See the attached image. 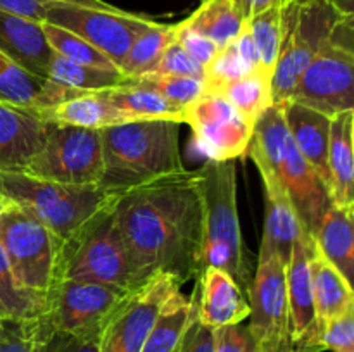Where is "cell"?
Here are the masks:
<instances>
[{"label":"cell","mask_w":354,"mask_h":352,"mask_svg":"<svg viewBox=\"0 0 354 352\" xmlns=\"http://www.w3.org/2000/svg\"><path fill=\"white\" fill-rule=\"evenodd\" d=\"M111 209L137 289L159 273L180 285L199 276L203 202L197 169L120 193Z\"/></svg>","instance_id":"1"},{"label":"cell","mask_w":354,"mask_h":352,"mask_svg":"<svg viewBox=\"0 0 354 352\" xmlns=\"http://www.w3.org/2000/svg\"><path fill=\"white\" fill-rule=\"evenodd\" d=\"M104 175L99 186L120 195L187 171L180 155V123L144 119L100 130Z\"/></svg>","instance_id":"2"},{"label":"cell","mask_w":354,"mask_h":352,"mask_svg":"<svg viewBox=\"0 0 354 352\" xmlns=\"http://www.w3.org/2000/svg\"><path fill=\"white\" fill-rule=\"evenodd\" d=\"M197 173L203 202V269H223L245 290L254 276L256 259L242 238L235 162L207 159Z\"/></svg>","instance_id":"3"},{"label":"cell","mask_w":354,"mask_h":352,"mask_svg":"<svg viewBox=\"0 0 354 352\" xmlns=\"http://www.w3.org/2000/svg\"><path fill=\"white\" fill-rule=\"evenodd\" d=\"M249 147L254 148L279 176L289 193L297 219L313 238L325 211L332 206L330 193L320 175L294 145L280 104H273L258 117Z\"/></svg>","instance_id":"4"},{"label":"cell","mask_w":354,"mask_h":352,"mask_svg":"<svg viewBox=\"0 0 354 352\" xmlns=\"http://www.w3.org/2000/svg\"><path fill=\"white\" fill-rule=\"evenodd\" d=\"M0 192L45 224L64 244L116 195L99 185H66L28 173H0Z\"/></svg>","instance_id":"5"},{"label":"cell","mask_w":354,"mask_h":352,"mask_svg":"<svg viewBox=\"0 0 354 352\" xmlns=\"http://www.w3.org/2000/svg\"><path fill=\"white\" fill-rule=\"evenodd\" d=\"M111 206L113 202L62 244L59 282L85 280L124 290L137 289L130 257Z\"/></svg>","instance_id":"6"},{"label":"cell","mask_w":354,"mask_h":352,"mask_svg":"<svg viewBox=\"0 0 354 352\" xmlns=\"http://www.w3.org/2000/svg\"><path fill=\"white\" fill-rule=\"evenodd\" d=\"M328 116L354 109L353 17H339L299 76L292 99Z\"/></svg>","instance_id":"7"},{"label":"cell","mask_w":354,"mask_h":352,"mask_svg":"<svg viewBox=\"0 0 354 352\" xmlns=\"http://www.w3.org/2000/svg\"><path fill=\"white\" fill-rule=\"evenodd\" d=\"M0 247L17 282L48 295L59 282L62 242L33 214L14 204L0 217Z\"/></svg>","instance_id":"8"},{"label":"cell","mask_w":354,"mask_h":352,"mask_svg":"<svg viewBox=\"0 0 354 352\" xmlns=\"http://www.w3.org/2000/svg\"><path fill=\"white\" fill-rule=\"evenodd\" d=\"M339 17L344 16L325 0H289L283 6V37L272 76L273 104L292 99L299 76Z\"/></svg>","instance_id":"9"},{"label":"cell","mask_w":354,"mask_h":352,"mask_svg":"<svg viewBox=\"0 0 354 352\" xmlns=\"http://www.w3.org/2000/svg\"><path fill=\"white\" fill-rule=\"evenodd\" d=\"M23 173L66 185H99L104 175L100 130L48 123L44 147Z\"/></svg>","instance_id":"10"},{"label":"cell","mask_w":354,"mask_h":352,"mask_svg":"<svg viewBox=\"0 0 354 352\" xmlns=\"http://www.w3.org/2000/svg\"><path fill=\"white\" fill-rule=\"evenodd\" d=\"M133 290L85 280H61L47 295V309L37 321L38 344L50 333H78L100 328Z\"/></svg>","instance_id":"11"},{"label":"cell","mask_w":354,"mask_h":352,"mask_svg":"<svg viewBox=\"0 0 354 352\" xmlns=\"http://www.w3.org/2000/svg\"><path fill=\"white\" fill-rule=\"evenodd\" d=\"M45 23L73 31L120 68L133 41L158 21L118 9H92L50 2Z\"/></svg>","instance_id":"12"},{"label":"cell","mask_w":354,"mask_h":352,"mask_svg":"<svg viewBox=\"0 0 354 352\" xmlns=\"http://www.w3.org/2000/svg\"><path fill=\"white\" fill-rule=\"evenodd\" d=\"M249 331L261 352H294L290 342L286 264L277 255L256 259L254 276L245 289Z\"/></svg>","instance_id":"13"},{"label":"cell","mask_w":354,"mask_h":352,"mask_svg":"<svg viewBox=\"0 0 354 352\" xmlns=\"http://www.w3.org/2000/svg\"><path fill=\"white\" fill-rule=\"evenodd\" d=\"M197 147L211 161H234L248 154L254 123L242 116L220 93L207 92L183 109Z\"/></svg>","instance_id":"14"},{"label":"cell","mask_w":354,"mask_h":352,"mask_svg":"<svg viewBox=\"0 0 354 352\" xmlns=\"http://www.w3.org/2000/svg\"><path fill=\"white\" fill-rule=\"evenodd\" d=\"M176 289L182 285L165 273L135 289L107 320L100 352H142L156 316Z\"/></svg>","instance_id":"15"},{"label":"cell","mask_w":354,"mask_h":352,"mask_svg":"<svg viewBox=\"0 0 354 352\" xmlns=\"http://www.w3.org/2000/svg\"><path fill=\"white\" fill-rule=\"evenodd\" d=\"M311 248H313V238L304 231L299 240L294 244L292 254L286 266L290 342L294 352H324L320 342V324L315 309L313 286H311Z\"/></svg>","instance_id":"16"},{"label":"cell","mask_w":354,"mask_h":352,"mask_svg":"<svg viewBox=\"0 0 354 352\" xmlns=\"http://www.w3.org/2000/svg\"><path fill=\"white\" fill-rule=\"evenodd\" d=\"M248 155L254 162L256 169L261 176L263 190H265V226H263L261 245H259L256 259L277 255L287 266L294 244L306 230L297 219L289 193L283 188L282 182L273 173L268 162L252 147L248 148Z\"/></svg>","instance_id":"17"},{"label":"cell","mask_w":354,"mask_h":352,"mask_svg":"<svg viewBox=\"0 0 354 352\" xmlns=\"http://www.w3.org/2000/svg\"><path fill=\"white\" fill-rule=\"evenodd\" d=\"M197 278L199 283L192 297L199 323L216 330L248 320L251 313L248 293L227 271L204 268Z\"/></svg>","instance_id":"18"},{"label":"cell","mask_w":354,"mask_h":352,"mask_svg":"<svg viewBox=\"0 0 354 352\" xmlns=\"http://www.w3.org/2000/svg\"><path fill=\"white\" fill-rule=\"evenodd\" d=\"M47 126L31 107L0 102V173L24 171L44 147Z\"/></svg>","instance_id":"19"},{"label":"cell","mask_w":354,"mask_h":352,"mask_svg":"<svg viewBox=\"0 0 354 352\" xmlns=\"http://www.w3.org/2000/svg\"><path fill=\"white\" fill-rule=\"evenodd\" d=\"M283 107L287 130L299 154L320 175L328 188V144H330L332 116L289 100Z\"/></svg>","instance_id":"20"},{"label":"cell","mask_w":354,"mask_h":352,"mask_svg":"<svg viewBox=\"0 0 354 352\" xmlns=\"http://www.w3.org/2000/svg\"><path fill=\"white\" fill-rule=\"evenodd\" d=\"M0 52L31 75L47 79L54 50L38 21L0 10Z\"/></svg>","instance_id":"21"},{"label":"cell","mask_w":354,"mask_h":352,"mask_svg":"<svg viewBox=\"0 0 354 352\" xmlns=\"http://www.w3.org/2000/svg\"><path fill=\"white\" fill-rule=\"evenodd\" d=\"M328 175L332 204L354 207V109L332 116Z\"/></svg>","instance_id":"22"},{"label":"cell","mask_w":354,"mask_h":352,"mask_svg":"<svg viewBox=\"0 0 354 352\" xmlns=\"http://www.w3.org/2000/svg\"><path fill=\"white\" fill-rule=\"evenodd\" d=\"M35 110L40 114L45 123L69 124V126L92 128V130H102L107 126L138 121L114 106L107 97V90L86 92L59 106Z\"/></svg>","instance_id":"23"},{"label":"cell","mask_w":354,"mask_h":352,"mask_svg":"<svg viewBox=\"0 0 354 352\" xmlns=\"http://www.w3.org/2000/svg\"><path fill=\"white\" fill-rule=\"evenodd\" d=\"M354 207L332 204L325 211L317 231L315 247L353 285L354 273Z\"/></svg>","instance_id":"24"},{"label":"cell","mask_w":354,"mask_h":352,"mask_svg":"<svg viewBox=\"0 0 354 352\" xmlns=\"http://www.w3.org/2000/svg\"><path fill=\"white\" fill-rule=\"evenodd\" d=\"M310 273L315 309L322 331L327 321L354 307L353 285L318 252L315 242L310 254Z\"/></svg>","instance_id":"25"},{"label":"cell","mask_w":354,"mask_h":352,"mask_svg":"<svg viewBox=\"0 0 354 352\" xmlns=\"http://www.w3.org/2000/svg\"><path fill=\"white\" fill-rule=\"evenodd\" d=\"M196 316L194 297L176 289L162 304L149 330L142 352H176Z\"/></svg>","instance_id":"26"},{"label":"cell","mask_w":354,"mask_h":352,"mask_svg":"<svg viewBox=\"0 0 354 352\" xmlns=\"http://www.w3.org/2000/svg\"><path fill=\"white\" fill-rule=\"evenodd\" d=\"M244 23L245 19L235 0H203L199 9L180 24L204 35L221 48L235 41Z\"/></svg>","instance_id":"27"},{"label":"cell","mask_w":354,"mask_h":352,"mask_svg":"<svg viewBox=\"0 0 354 352\" xmlns=\"http://www.w3.org/2000/svg\"><path fill=\"white\" fill-rule=\"evenodd\" d=\"M107 97L114 106L133 116L135 119H169L176 123H183V109L166 97L145 86L142 83H130V85L118 86L107 90Z\"/></svg>","instance_id":"28"},{"label":"cell","mask_w":354,"mask_h":352,"mask_svg":"<svg viewBox=\"0 0 354 352\" xmlns=\"http://www.w3.org/2000/svg\"><path fill=\"white\" fill-rule=\"evenodd\" d=\"M47 309V295L17 282L0 247V321H37Z\"/></svg>","instance_id":"29"},{"label":"cell","mask_w":354,"mask_h":352,"mask_svg":"<svg viewBox=\"0 0 354 352\" xmlns=\"http://www.w3.org/2000/svg\"><path fill=\"white\" fill-rule=\"evenodd\" d=\"M47 79L78 90V92H97V90H111L118 86L130 85L131 79L127 78L120 69H100L92 66L76 64L54 52L47 71Z\"/></svg>","instance_id":"30"},{"label":"cell","mask_w":354,"mask_h":352,"mask_svg":"<svg viewBox=\"0 0 354 352\" xmlns=\"http://www.w3.org/2000/svg\"><path fill=\"white\" fill-rule=\"evenodd\" d=\"M173 40H175V24L156 23L133 41L120 64V71L130 78L131 83L149 75Z\"/></svg>","instance_id":"31"},{"label":"cell","mask_w":354,"mask_h":352,"mask_svg":"<svg viewBox=\"0 0 354 352\" xmlns=\"http://www.w3.org/2000/svg\"><path fill=\"white\" fill-rule=\"evenodd\" d=\"M213 93L225 97L251 123H256L258 117L273 106L272 78L261 71L245 72L244 76L227 83Z\"/></svg>","instance_id":"32"},{"label":"cell","mask_w":354,"mask_h":352,"mask_svg":"<svg viewBox=\"0 0 354 352\" xmlns=\"http://www.w3.org/2000/svg\"><path fill=\"white\" fill-rule=\"evenodd\" d=\"M245 21L258 48L261 72L272 78L283 37V6L263 9Z\"/></svg>","instance_id":"33"},{"label":"cell","mask_w":354,"mask_h":352,"mask_svg":"<svg viewBox=\"0 0 354 352\" xmlns=\"http://www.w3.org/2000/svg\"><path fill=\"white\" fill-rule=\"evenodd\" d=\"M41 28H44L45 38H47L50 48L61 57L76 62V64L92 66V68L120 69L109 57H106L102 52L97 50L93 45H90L88 41L83 40L82 37L75 35L73 31L55 26V24L45 23V21L41 23Z\"/></svg>","instance_id":"34"},{"label":"cell","mask_w":354,"mask_h":352,"mask_svg":"<svg viewBox=\"0 0 354 352\" xmlns=\"http://www.w3.org/2000/svg\"><path fill=\"white\" fill-rule=\"evenodd\" d=\"M44 81L0 52V102L31 107Z\"/></svg>","instance_id":"35"},{"label":"cell","mask_w":354,"mask_h":352,"mask_svg":"<svg viewBox=\"0 0 354 352\" xmlns=\"http://www.w3.org/2000/svg\"><path fill=\"white\" fill-rule=\"evenodd\" d=\"M133 83L151 86L178 107H187L190 102L207 93L206 79L190 76H142Z\"/></svg>","instance_id":"36"},{"label":"cell","mask_w":354,"mask_h":352,"mask_svg":"<svg viewBox=\"0 0 354 352\" xmlns=\"http://www.w3.org/2000/svg\"><path fill=\"white\" fill-rule=\"evenodd\" d=\"M245 72H249V69L239 55L234 41L225 45L216 52L213 61L206 66L207 92H216L218 88L241 78Z\"/></svg>","instance_id":"37"},{"label":"cell","mask_w":354,"mask_h":352,"mask_svg":"<svg viewBox=\"0 0 354 352\" xmlns=\"http://www.w3.org/2000/svg\"><path fill=\"white\" fill-rule=\"evenodd\" d=\"M104 326L78 333H50L41 338L38 352H100Z\"/></svg>","instance_id":"38"},{"label":"cell","mask_w":354,"mask_h":352,"mask_svg":"<svg viewBox=\"0 0 354 352\" xmlns=\"http://www.w3.org/2000/svg\"><path fill=\"white\" fill-rule=\"evenodd\" d=\"M145 76H190V78L206 79V68L201 66L192 55L187 54L178 41L173 40L156 68Z\"/></svg>","instance_id":"39"},{"label":"cell","mask_w":354,"mask_h":352,"mask_svg":"<svg viewBox=\"0 0 354 352\" xmlns=\"http://www.w3.org/2000/svg\"><path fill=\"white\" fill-rule=\"evenodd\" d=\"M37 321H2L0 352H38Z\"/></svg>","instance_id":"40"},{"label":"cell","mask_w":354,"mask_h":352,"mask_svg":"<svg viewBox=\"0 0 354 352\" xmlns=\"http://www.w3.org/2000/svg\"><path fill=\"white\" fill-rule=\"evenodd\" d=\"M320 342L324 351L354 352V307L324 324Z\"/></svg>","instance_id":"41"},{"label":"cell","mask_w":354,"mask_h":352,"mask_svg":"<svg viewBox=\"0 0 354 352\" xmlns=\"http://www.w3.org/2000/svg\"><path fill=\"white\" fill-rule=\"evenodd\" d=\"M214 352H261L248 324H232V326L214 330Z\"/></svg>","instance_id":"42"},{"label":"cell","mask_w":354,"mask_h":352,"mask_svg":"<svg viewBox=\"0 0 354 352\" xmlns=\"http://www.w3.org/2000/svg\"><path fill=\"white\" fill-rule=\"evenodd\" d=\"M175 40L182 45V48L187 54L192 55L204 68L213 61L216 52L220 50V47L213 40L206 38L204 35L197 33V31L183 28L180 23L175 24Z\"/></svg>","instance_id":"43"},{"label":"cell","mask_w":354,"mask_h":352,"mask_svg":"<svg viewBox=\"0 0 354 352\" xmlns=\"http://www.w3.org/2000/svg\"><path fill=\"white\" fill-rule=\"evenodd\" d=\"M176 352H214V330L209 326H204L194 316L192 323H190Z\"/></svg>","instance_id":"44"},{"label":"cell","mask_w":354,"mask_h":352,"mask_svg":"<svg viewBox=\"0 0 354 352\" xmlns=\"http://www.w3.org/2000/svg\"><path fill=\"white\" fill-rule=\"evenodd\" d=\"M48 3L45 0H0V10L44 23Z\"/></svg>","instance_id":"45"},{"label":"cell","mask_w":354,"mask_h":352,"mask_svg":"<svg viewBox=\"0 0 354 352\" xmlns=\"http://www.w3.org/2000/svg\"><path fill=\"white\" fill-rule=\"evenodd\" d=\"M234 43H235V48H237L239 55H241V59L244 61V64L248 66L249 71H261V68H259L258 48H256L254 40H252V35L251 31H249L248 21L244 23V26H242L241 33L237 35Z\"/></svg>","instance_id":"46"},{"label":"cell","mask_w":354,"mask_h":352,"mask_svg":"<svg viewBox=\"0 0 354 352\" xmlns=\"http://www.w3.org/2000/svg\"><path fill=\"white\" fill-rule=\"evenodd\" d=\"M287 2H289V0H241L239 9H241L244 19H249L252 14L259 12V10L268 9V7L273 6H286Z\"/></svg>","instance_id":"47"},{"label":"cell","mask_w":354,"mask_h":352,"mask_svg":"<svg viewBox=\"0 0 354 352\" xmlns=\"http://www.w3.org/2000/svg\"><path fill=\"white\" fill-rule=\"evenodd\" d=\"M45 2H57V3H68V6L92 7V9H114V6L104 2V0H45Z\"/></svg>","instance_id":"48"},{"label":"cell","mask_w":354,"mask_h":352,"mask_svg":"<svg viewBox=\"0 0 354 352\" xmlns=\"http://www.w3.org/2000/svg\"><path fill=\"white\" fill-rule=\"evenodd\" d=\"M339 16L353 17V0H325Z\"/></svg>","instance_id":"49"},{"label":"cell","mask_w":354,"mask_h":352,"mask_svg":"<svg viewBox=\"0 0 354 352\" xmlns=\"http://www.w3.org/2000/svg\"><path fill=\"white\" fill-rule=\"evenodd\" d=\"M12 206H14L12 200L7 199V197L0 192V217H2V214L6 213V211H9Z\"/></svg>","instance_id":"50"},{"label":"cell","mask_w":354,"mask_h":352,"mask_svg":"<svg viewBox=\"0 0 354 352\" xmlns=\"http://www.w3.org/2000/svg\"><path fill=\"white\" fill-rule=\"evenodd\" d=\"M235 2H237V6H241V0H235Z\"/></svg>","instance_id":"51"},{"label":"cell","mask_w":354,"mask_h":352,"mask_svg":"<svg viewBox=\"0 0 354 352\" xmlns=\"http://www.w3.org/2000/svg\"><path fill=\"white\" fill-rule=\"evenodd\" d=\"M201 2H203V0H201Z\"/></svg>","instance_id":"52"},{"label":"cell","mask_w":354,"mask_h":352,"mask_svg":"<svg viewBox=\"0 0 354 352\" xmlns=\"http://www.w3.org/2000/svg\"><path fill=\"white\" fill-rule=\"evenodd\" d=\"M0 323H2V321H0Z\"/></svg>","instance_id":"53"}]
</instances>
